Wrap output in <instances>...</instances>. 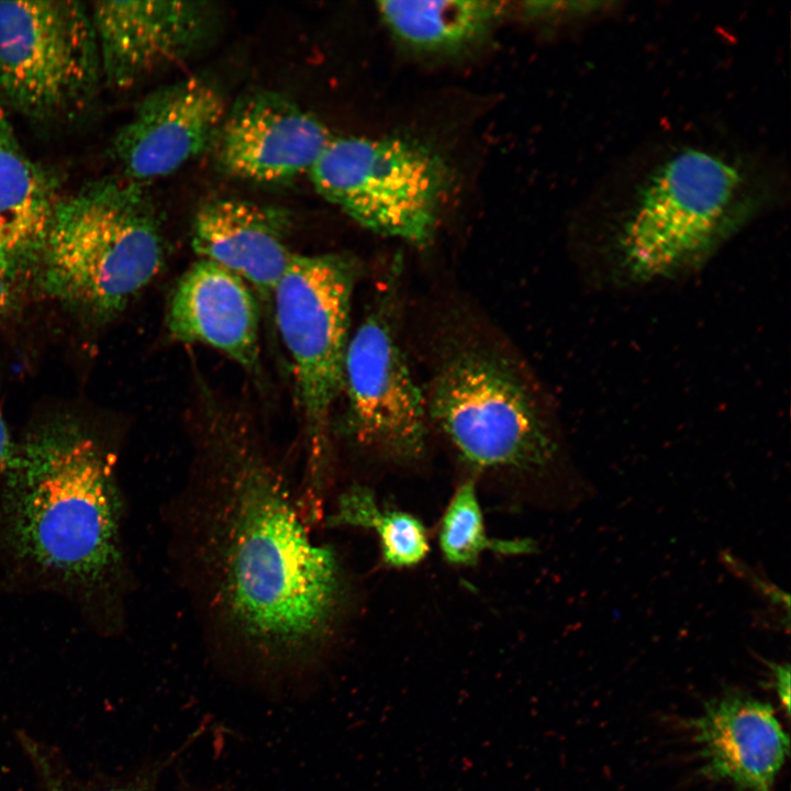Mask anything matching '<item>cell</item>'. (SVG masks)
Returning <instances> with one entry per match:
<instances>
[{
	"label": "cell",
	"instance_id": "obj_1",
	"mask_svg": "<svg viewBox=\"0 0 791 791\" xmlns=\"http://www.w3.org/2000/svg\"><path fill=\"white\" fill-rule=\"evenodd\" d=\"M208 439L222 483L208 542L222 612L259 654L308 656L332 634L342 606L336 556L310 539L246 423L218 414Z\"/></svg>",
	"mask_w": 791,
	"mask_h": 791
},
{
	"label": "cell",
	"instance_id": "obj_2",
	"mask_svg": "<svg viewBox=\"0 0 791 791\" xmlns=\"http://www.w3.org/2000/svg\"><path fill=\"white\" fill-rule=\"evenodd\" d=\"M8 543L35 569L81 587L104 583L120 564V501L101 445L70 423L14 448L3 472Z\"/></svg>",
	"mask_w": 791,
	"mask_h": 791
},
{
	"label": "cell",
	"instance_id": "obj_3",
	"mask_svg": "<svg viewBox=\"0 0 791 791\" xmlns=\"http://www.w3.org/2000/svg\"><path fill=\"white\" fill-rule=\"evenodd\" d=\"M164 261L156 209L141 183L123 178L60 200L37 266L53 298L105 320L147 287Z\"/></svg>",
	"mask_w": 791,
	"mask_h": 791
},
{
	"label": "cell",
	"instance_id": "obj_4",
	"mask_svg": "<svg viewBox=\"0 0 791 791\" xmlns=\"http://www.w3.org/2000/svg\"><path fill=\"white\" fill-rule=\"evenodd\" d=\"M747 178L729 159L699 148L665 159L644 181L620 235L635 281L669 276L708 255L749 211Z\"/></svg>",
	"mask_w": 791,
	"mask_h": 791
},
{
	"label": "cell",
	"instance_id": "obj_5",
	"mask_svg": "<svg viewBox=\"0 0 791 791\" xmlns=\"http://www.w3.org/2000/svg\"><path fill=\"white\" fill-rule=\"evenodd\" d=\"M359 272L360 265L350 255L296 254L272 296L315 477L327 458L331 413L343 390L350 304Z\"/></svg>",
	"mask_w": 791,
	"mask_h": 791
},
{
	"label": "cell",
	"instance_id": "obj_6",
	"mask_svg": "<svg viewBox=\"0 0 791 791\" xmlns=\"http://www.w3.org/2000/svg\"><path fill=\"white\" fill-rule=\"evenodd\" d=\"M315 190L361 226L426 244L450 185L445 159L406 136L333 137L309 172Z\"/></svg>",
	"mask_w": 791,
	"mask_h": 791
},
{
	"label": "cell",
	"instance_id": "obj_7",
	"mask_svg": "<svg viewBox=\"0 0 791 791\" xmlns=\"http://www.w3.org/2000/svg\"><path fill=\"white\" fill-rule=\"evenodd\" d=\"M426 406L428 419L476 469H535L556 453L533 394L492 352L450 355L432 380Z\"/></svg>",
	"mask_w": 791,
	"mask_h": 791
},
{
	"label": "cell",
	"instance_id": "obj_8",
	"mask_svg": "<svg viewBox=\"0 0 791 791\" xmlns=\"http://www.w3.org/2000/svg\"><path fill=\"white\" fill-rule=\"evenodd\" d=\"M102 79L89 9L77 1L0 0V91L29 116L82 110Z\"/></svg>",
	"mask_w": 791,
	"mask_h": 791
},
{
	"label": "cell",
	"instance_id": "obj_9",
	"mask_svg": "<svg viewBox=\"0 0 791 791\" xmlns=\"http://www.w3.org/2000/svg\"><path fill=\"white\" fill-rule=\"evenodd\" d=\"M345 430L358 444L393 460L422 457L426 399L387 313L372 311L349 337L344 363Z\"/></svg>",
	"mask_w": 791,
	"mask_h": 791
},
{
	"label": "cell",
	"instance_id": "obj_10",
	"mask_svg": "<svg viewBox=\"0 0 791 791\" xmlns=\"http://www.w3.org/2000/svg\"><path fill=\"white\" fill-rule=\"evenodd\" d=\"M89 11L102 79L121 90L192 56L218 21L204 1H97Z\"/></svg>",
	"mask_w": 791,
	"mask_h": 791
},
{
	"label": "cell",
	"instance_id": "obj_11",
	"mask_svg": "<svg viewBox=\"0 0 791 791\" xmlns=\"http://www.w3.org/2000/svg\"><path fill=\"white\" fill-rule=\"evenodd\" d=\"M227 109L219 85L202 75L149 92L114 137L125 178L166 177L197 158L214 145Z\"/></svg>",
	"mask_w": 791,
	"mask_h": 791
},
{
	"label": "cell",
	"instance_id": "obj_12",
	"mask_svg": "<svg viewBox=\"0 0 791 791\" xmlns=\"http://www.w3.org/2000/svg\"><path fill=\"white\" fill-rule=\"evenodd\" d=\"M332 138L323 122L290 99L256 90L227 109L213 147L226 175L279 183L309 175Z\"/></svg>",
	"mask_w": 791,
	"mask_h": 791
},
{
	"label": "cell",
	"instance_id": "obj_13",
	"mask_svg": "<svg viewBox=\"0 0 791 791\" xmlns=\"http://www.w3.org/2000/svg\"><path fill=\"white\" fill-rule=\"evenodd\" d=\"M256 293L226 268L199 258L177 280L166 327L174 341L208 345L248 371L260 364Z\"/></svg>",
	"mask_w": 791,
	"mask_h": 791
},
{
	"label": "cell",
	"instance_id": "obj_14",
	"mask_svg": "<svg viewBox=\"0 0 791 791\" xmlns=\"http://www.w3.org/2000/svg\"><path fill=\"white\" fill-rule=\"evenodd\" d=\"M291 226L290 213L279 207L219 198L197 211L191 245L199 258L226 268L269 301L297 254L288 243Z\"/></svg>",
	"mask_w": 791,
	"mask_h": 791
},
{
	"label": "cell",
	"instance_id": "obj_15",
	"mask_svg": "<svg viewBox=\"0 0 791 791\" xmlns=\"http://www.w3.org/2000/svg\"><path fill=\"white\" fill-rule=\"evenodd\" d=\"M691 729L710 777L747 791H772L790 740L770 704L727 694L704 704Z\"/></svg>",
	"mask_w": 791,
	"mask_h": 791
},
{
	"label": "cell",
	"instance_id": "obj_16",
	"mask_svg": "<svg viewBox=\"0 0 791 791\" xmlns=\"http://www.w3.org/2000/svg\"><path fill=\"white\" fill-rule=\"evenodd\" d=\"M59 202L54 179L15 140L0 145V269L13 280L37 266Z\"/></svg>",
	"mask_w": 791,
	"mask_h": 791
},
{
	"label": "cell",
	"instance_id": "obj_17",
	"mask_svg": "<svg viewBox=\"0 0 791 791\" xmlns=\"http://www.w3.org/2000/svg\"><path fill=\"white\" fill-rule=\"evenodd\" d=\"M499 1H381L378 11L398 41L422 53H453L482 40L503 16Z\"/></svg>",
	"mask_w": 791,
	"mask_h": 791
},
{
	"label": "cell",
	"instance_id": "obj_18",
	"mask_svg": "<svg viewBox=\"0 0 791 791\" xmlns=\"http://www.w3.org/2000/svg\"><path fill=\"white\" fill-rule=\"evenodd\" d=\"M334 525L370 528L379 536L382 558L394 568L414 566L428 554L430 544L423 523L414 515L381 509L374 492L353 486L337 501Z\"/></svg>",
	"mask_w": 791,
	"mask_h": 791
},
{
	"label": "cell",
	"instance_id": "obj_19",
	"mask_svg": "<svg viewBox=\"0 0 791 791\" xmlns=\"http://www.w3.org/2000/svg\"><path fill=\"white\" fill-rule=\"evenodd\" d=\"M439 547L453 565H475L484 550L520 555L535 550L531 539H491L486 533L476 483L467 479L456 490L439 526Z\"/></svg>",
	"mask_w": 791,
	"mask_h": 791
},
{
	"label": "cell",
	"instance_id": "obj_20",
	"mask_svg": "<svg viewBox=\"0 0 791 791\" xmlns=\"http://www.w3.org/2000/svg\"><path fill=\"white\" fill-rule=\"evenodd\" d=\"M773 677V686L778 699L789 714L790 711V665L787 662H768Z\"/></svg>",
	"mask_w": 791,
	"mask_h": 791
},
{
	"label": "cell",
	"instance_id": "obj_21",
	"mask_svg": "<svg viewBox=\"0 0 791 791\" xmlns=\"http://www.w3.org/2000/svg\"><path fill=\"white\" fill-rule=\"evenodd\" d=\"M13 450L14 446L11 441L10 432L0 411V475H3Z\"/></svg>",
	"mask_w": 791,
	"mask_h": 791
},
{
	"label": "cell",
	"instance_id": "obj_22",
	"mask_svg": "<svg viewBox=\"0 0 791 791\" xmlns=\"http://www.w3.org/2000/svg\"><path fill=\"white\" fill-rule=\"evenodd\" d=\"M13 279L0 269V315L3 314L12 300Z\"/></svg>",
	"mask_w": 791,
	"mask_h": 791
},
{
	"label": "cell",
	"instance_id": "obj_23",
	"mask_svg": "<svg viewBox=\"0 0 791 791\" xmlns=\"http://www.w3.org/2000/svg\"><path fill=\"white\" fill-rule=\"evenodd\" d=\"M43 777H45L46 791H70L68 788H66L62 783V781L59 779L54 778L53 775H49L48 777L43 775ZM78 791H137V790L132 789V788H109V789H98V790L97 789L96 790L87 789V790H78Z\"/></svg>",
	"mask_w": 791,
	"mask_h": 791
},
{
	"label": "cell",
	"instance_id": "obj_24",
	"mask_svg": "<svg viewBox=\"0 0 791 791\" xmlns=\"http://www.w3.org/2000/svg\"><path fill=\"white\" fill-rule=\"evenodd\" d=\"M14 140L3 108L0 105V145Z\"/></svg>",
	"mask_w": 791,
	"mask_h": 791
}]
</instances>
